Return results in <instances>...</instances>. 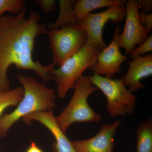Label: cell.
<instances>
[{
    "mask_svg": "<svg viewBox=\"0 0 152 152\" xmlns=\"http://www.w3.org/2000/svg\"><path fill=\"white\" fill-rule=\"evenodd\" d=\"M125 6V26L120 34L119 45L125 49L126 54L130 55L137 45H140L146 39L148 34L139 20L140 7L137 0H129Z\"/></svg>",
    "mask_w": 152,
    "mask_h": 152,
    "instance_id": "obj_8",
    "label": "cell"
},
{
    "mask_svg": "<svg viewBox=\"0 0 152 152\" xmlns=\"http://www.w3.org/2000/svg\"><path fill=\"white\" fill-rule=\"evenodd\" d=\"M131 58L132 61L128 62L129 69L122 80L125 86L134 92L144 87L142 79L152 75V54Z\"/></svg>",
    "mask_w": 152,
    "mask_h": 152,
    "instance_id": "obj_12",
    "label": "cell"
},
{
    "mask_svg": "<svg viewBox=\"0 0 152 152\" xmlns=\"http://www.w3.org/2000/svg\"><path fill=\"white\" fill-rule=\"evenodd\" d=\"M120 120L103 125L96 135L86 140L72 141L76 152H113L115 136L121 125Z\"/></svg>",
    "mask_w": 152,
    "mask_h": 152,
    "instance_id": "obj_10",
    "label": "cell"
},
{
    "mask_svg": "<svg viewBox=\"0 0 152 152\" xmlns=\"http://www.w3.org/2000/svg\"><path fill=\"white\" fill-rule=\"evenodd\" d=\"M48 34L53 53V63L59 67L87 44L86 33L77 23L49 30Z\"/></svg>",
    "mask_w": 152,
    "mask_h": 152,
    "instance_id": "obj_6",
    "label": "cell"
},
{
    "mask_svg": "<svg viewBox=\"0 0 152 152\" xmlns=\"http://www.w3.org/2000/svg\"><path fill=\"white\" fill-rule=\"evenodd\" d=\"M26 124H32V121H37L50 131L55 139L53 149L54 152H76L72 142L69 140L57 124L53 110L46 111L34 112L23 118Z\"/></svg>",
    "mask_w": 152,
    "mask_h": 152,
    "instance_id": "obj_11",
    "label": "cell"
},
{
    "mask_svg": "<svg viewBox=\"0 0 152 152\" xmlns=\"http://www.w3.org/2000/svg\"><path fill=\"white\" fill-rule=\"evenodd\" d=\"M25 152H44L37 145L35 142H32Z\"/></svg>",
    "mask_w": 152,
    "mask_h": 152,
    "instance_id": "obj_22",
    "label": "cell"
},
{
    "mask_svg": "<svg viewBox=\"0 0 152 152\" xmlns=\"http://www.w3.org/2000/svg\"><path fill=\"white\" fill-rule=\"evenodd\" d=\"M140 9L142 8V12L149 14L152 10V0H137Z\"/></svg>",
    "mask_w": 152,
    "mask_h": 152,
    "instance_id": "obj_21",
    "label": "cell"
},
{
    "mask_svg": "<svg viewBox=\"0 0 152 152\" xmlns=\"http://www.w3.org/2000/svg\"><path fill=\"white\" fill-rule=\"evenodd\" d=\"M120 28L117 26L114 31L113 37L109 45L102 49L98 56L96 61L90 69L94 74L112 78L121 72V65L128 59L126 55L122 54L120 51L119 38Z\"/></svg>",
    "mask_w": 152,
    "mask_h": 152,
    "instance_id": "obj_9",
    "label": "cell"
},
{
    "mask_svg": "<svg viewBox=\"0 0 152 152\" xmlns=\"http://www.w3.org/2000/svg\"><path fill=\"white\" fill-rule=\"evenodd\" d=\"M24 0H0V17L5 12L12 15H18L25 8Z\"/></svg>",
    "mask_w": 152,
    "mask_h": 152,
    "instance_id": "obj_17",
    "label": "cell"
},
{
    "mask_svg": "<svg viewBox=\"0 0 152 152\" xmlns=\"http://www.w3.org/2000/svg\"><path fill=\"white\" fill-rule=\"evenodd\" d=\"M126 15L125 7H113L98 13L87 14L77 24L84 30L87 36V44L102 49L107 46L103 38V30L110 20L118 23L122 21Z\"/></svg>",
    "mask_w": 152,
    "mask_h": 152,
    "instance_id": "obj_7",
    "label": "cell"
},
{
    "mask_svg": "<svg viewBox=\"0 0 152 152\" xmlns=\"http://www.w3.org/2000/svg\"><path fill=\"white\" fill-rule=\"evenodd\" d=\"M59 2L60 12L58 17L54 23H47L49 30L59 28L76 23L73 11V6L76 1L60 0Z\"/></svg>",
    "mask_w": 152,
    "mask_h": 152,
    "instance_id": "obj_14",
    "label": "cell"
},
{
    "mask_svg": "<svg viewBox=\"0 0 152 152\" xmlns=\"http://www.w3.org/2000/svg\"><path fill=\"white\" fill-rule=\"evenodd\" d=\"M17 78L23 88V97L14 111L1 117V138L7 137L12 126L25 116L34 112L53 110L56 107L54 89L49 88L33 77L18 75Z\"/></svg>",
    "mask_w": 152,
    "mask_h": 152,
    "instance_id": "obj_2",
    "label": "cell"
},
{
    "mask_svg": "<svg viewBox=\"0 0 152 152\" xmlns=\"http://www.w3.org/2000/svg\"><path fill=\"white\" fill-rule=\"evenodd\" d=\"M139 18L141 24L145 26L149 34L152 28V14H146L139 12Z\"/></svg>",
    "mask_w": 152,
    "mask_h": 152,
    "instance_id": "obj_20",
    "label": "cell"
},
{
    "mask_svg": "<svg viewBox=\"0 0 152 152\" xmlns=\"http://www.w3.org/2000/svg\"><path fill=\"white\" fill-rule=\"evenodd\" d=\"M101 51L98 47L86 44L58 69H55L53 63L45 66L54 78L59 97L64 98L70 90L74 89L77 80L83 76L85 70L94 64Z\"/></svg>",
    "mask_w": 152,
    "mask_h": 152,
    "instance_id": "obj_4",
    "label": "cell"
},
{
    "mask_svg": "<svg viewBox=\"0 0 152 152\" xmlns=\"http://www.w3.org/2000/svg\"><path fill=\"white\" fill-rule=\"evenodd\" d=\"M92 83L102 92L107 99L106 110L113 117L133 113L137 98L125 86L121 79L108 78L94 74Z\"/></svg>",
    "mask_w": 152,
    "mask_h": 152,
    "instance_id": "obj_5",
    "label": "cell"
},
{
    "mask_svg": "<svg viewBox=\"0 0 152 152\" xmlns=\"http://www.w3.org/2000/svg\"><path fill=\"white\" fill-rule=\"evenodd\" d=\"M23 95V88L21 86L13 89L0 91V118L6 109L11 106H18Z\"/></svg>",
    "mask_w": 152,
    "mask_h": 152,
    "instance_id": "obj_16",
    "label": "cell"
},
{
    "mask_svg": "<svg viewBox=\"0 0 152 152\" xmlns=\"http://www.w3.org/2000/svg\"><path fill=\"white\" fill-rule=\"evenodd\" d=\"M27 8L16 15L0 17V91L10 90L7 75L10 67L34 71L45 83L54 78L39 60L33 58L36 38L48 34L45 24L40 23V14L30 12L26 16Z\"/></svg>",
    "mask_w": 152,
    "mask_h": 152,
    "instance_id": "obj_1",
    "label": "cell"
},
{
    "mask_svg": "<svg viewBox=\"0 0 152 152\" xmlns=\"http://www.w3.org/2000/svg\"><path fill=\"white\" fill-rule=\"evenodd\" d=\"M152 51V36L148 37L138 47H136L131 54V57L142 56L147 53H151Z\"/></svg>",
    "mask_w": 152,
    "mask_h": 152,
    "instance_id": "obj_18",
    "label": "cell"
},
{
    "mask_svg": "<svg viewBox=\"0 0 152 152\" xmlns=\"http://www.w3.org/2000/svg\"><path fill=\"white\" fill-rule=\"evenodd\" d=\"M137 152H152V119L142 122L136 129Z\"/></svg>",
    "mask_w": 152,
    "mask_h": 152,
    "instance_id": "obj_15",
    "label": "cell"
},
{
    "mask_svg": "<svg viewBox=\"0 0 152 152\" xmlns=\"http://www.w3.org/2000/svg\"><path fill=\"white\" fill-rule=\"evenodd\" d=\"M126 0H78L73 6L74 16L76 23L91 11L103 7H124Z\"/></svg>",
    "mask_w": 152,
    "mask_h": 152,
    "instance_id": "obj_13",
    "label": "cell"
},
{
    "mask_svg": "<svg viewBox=\"0 0 152 152\" xmlns=\"http://www.w3.org/2000/svg\"><path fill=\"white\" fill-rule=\"evenodd\" d=\"M34 4L46 13L54 11L57 7L56 2L55 0H36Z\"/></svg>",
    "mask_w": 152,
    "mask_h": 152,
    "instance_id": "obj_19",
    "label": "cell"
},
{
    "mask_svg": "<svg viewBox=\"0 0 152 152\" xmlns=\"http://www.w3.org/2000/svg\"><path fill=\"white\" fill-rule=\"evenodd\" d=\"M72 99L56 121L62 131L66 134L71 125L76 122H97L102 119L98 113L89 105L88 98L98 88L92 83L90 76H82L76 82Z\"/></svg>",
    "mask_w": 152,
    "mask_h": 152,
    "instance_id": "obj_3",
    "label": "cell"
}]
</instances>
